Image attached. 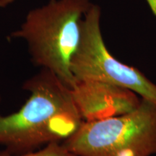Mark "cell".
<instances>
[{
	"label": "cell",
	"mask_w": 156,
	"mask_h": 156,
	"mask_svg": "<svg viewBox=\"0 0 156 156\" xmlns=\"http://www.w3.org/2000/svg\"><path fill=\"white\" fill-rule=\"evenodd\" d=\"M30 97L22 108L9 115L0 114V145L20 155L52 142H61L83 122L72 90L46 69L25 82Z\"/></svg>",
	"instance_id": "obj_1"
},
{
	"label": "cell",
	"mask_w": 156,
	"mask_h": 156,
	"mask_svg": "<svg viewBox=\"0 0 156 156\" xmlns=\"http://www.w3.org/2000/svg\"><path fill=\"white\" fill-rule=\"evenodd\" d=\"M90 0H50L28 12L12 36L27 43L34 64L55 74L70 88L76 84L70 69L81 36Z\"/></svg>",
	"instance_id": "obj_2"
},
{
	"label": "cell",
	"mask_w": 156,
	"mask_h": 156,
	"mask_svg": "<svg viewBox=\"0 0 156 156\" xmlns=\"http://www.w3.org/2000/svg\"><path fill=\"white\" fill-rule=\"evenodd\" d=\"M62 144L77 156L156 155V103L141 98L126 114L83 122Z\"/></svg>",
	"instance_id": "obj_3"
},
{
	"label": "cell",
	"mask_w": 156,
	"mask_h": 156,
	"mask_svg": "<svg viewBox=\"0 0 156 156\" xmlns=\"http://www.w3.org/2000/svg\"><path fill=\"white\" fill-rule=\"evenodd\" d=\"M101 8L91 5L83 17L79 44L70 69L76 82L98 81L126 87L156 103V85L135 67L122 63L107 48L101 29Z\"/></svg>",
	"instance_id": "obj_4"
},
{
	"label": "cell",
	"mask_w": 156,
	"mask_h": 156,
	"mask_svg": "<svg viewBox=\"0 0 156 156\" xmlns=\"http://www.w3.org/2000/svg\"><path fill=\"white\" fill-rule=\"evenodd\" d=\"M71 90L83 122L126 114L137 108L142 98L126 87L98 81L77 82Z\"/></svg>",
	"instance_id": "obj_5"
},
{
	"label": "cell",
	"mask_w": 156,
	"mask_h": 156,
	"mask_svg": "<svg viewBox=\"0 0 156 156\" xmlns=\"http://www.w3.org/2000/svg\"><path fill=\"white\" fill-rule=\"evenodd\" d=\"M0 156H77L67 150L61 142H52L45 145L38 151L15 155L4 151L0 152Z\"/></svg>",
	"instance_id": "obj_6"
},
{
	"label": "cell",
	"mask_w": 156,
	"mask_h": 156,
	"mask_svg": "<svg viewBox=\"0 0 156 156\" xmlns=\"http://www.w3.org/2000/svg\"><path fill=\"white\" fill-rule=\"evenodd\" d=\"M145 1L151 8L152 12L156 17V0H145Z\"/></svg>",
	"instance_id": "obj_7"
},
{
	"label": "cell",
	"mask_w": 156,
	"mask_h": 156,
	"mask_svg": "<svg viewBox=\"0 0 156 156\" xmlns=\"http://www.w3.org/2000/svg\"><path fill=\"white\" fill-rule=\"evenodd\" d=\"M15 0H0V7H5L10 5Z\"/></svg>",
	"instance_id": "obj_8"
},
{
	"label": "cell",
	"mask_w": 156,
	"mask_h": 156,
	"mask_svg": "<svg viewBox=\"0 0 156 156\" xmlns=\"http://www.w3.org/2000/svg\"><path fill=\"white\" fill-rule=\"evenodd\" d=\"M0 101H1V98H0Z\"/></svg>",
	"instance_id": "obj_9"
}]
</instances>
